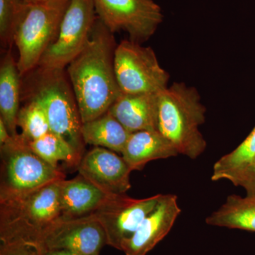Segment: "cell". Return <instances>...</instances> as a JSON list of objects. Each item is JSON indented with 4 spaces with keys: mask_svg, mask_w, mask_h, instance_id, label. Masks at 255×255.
Segmentation results:
<instances>
[{
    "mask_svg": "<svg viewBox=\"0 0 255 255\" xmlns=\"http://www.w3.org/2000/svg\"><path fill=\"white\" fill-rule=\"evenodd\" d=\"M113 33L97 17L90 41L68 65L82 124L107 113L122 95L114 71Z\"/></svg>",
    "mask_w": 255,
    "mask_h": 255,
    "instance_id": "1",
    "label": "cell"
},
{
    "mask_svg": "<svg viewBox=\"0 0 255 255\" xmlns=\"http://www.w3.org/2000/svg\"><path fill=\"white\" fill-rule=\"evenodd\" d=\"M206 109L195 87L174 82L159 94L157 130L172 142L179 155L196 159L207 142L200 131Z\"/></svg>",
    "mask_w": 255,
    "mask_h": 255,
    "instance_id": "2",
    "label": "cell"
},
{
    "mask_svg": "<svg viewBox=\"0 0 255 255\" xmlns=\"http://www.w3.org/2000/svg\"><path fill=\"white\" fill-rule=\"evenodd\" d=\"M60 181L0 201V242L34 246L42 233L61 217Z\"/></svg>",
    "mask_w": 255,
    "mask_h": 255,
    "instance_id": "3",
    "label": "cell"
},
{
    "mask_svg": "<svg viewBox=\"0 0 255 255\" xmlns=\"http://www.w3.org/2000/svg\"><path fill=\"white\" fill-rule=\"evenodd\" d=\"M37 79L31 99L43 107L50 130L63 137L83 155L81 117L73 88L63 70L40 68Z\"/></svg>",
    "mask_w": 255,
    "mask_h": 255,
    "instance_id": "4",
    "label": "cell"
},
{
    "mask_svg": "<svg viewBox=\"0 0 255 255\" xmlns=\"http://www.w3.org/2000/svg\"><path fill=\"white\" fill-rule=\"evenodd\" d=\"M1 158L0 201L65 179L59 168L52 167L37 155L19 134L1 146Z\"/></svg>",
    "mask_w": 255,
    "mask_h": 255,
    "instance_id": "5",
    "label": "cell"
},
{
    "mask_svg": "<svg viewBox=\"0 0 255 255\" xmlns=\"http://www.w3.org/2000/svg\"><path fill=\"white\" fill-rule=\"evenodd\" d=\"M68 3L54 4L41 0L28 4L14 34L18 51L16 63L20 75L38 66L45 52L58 36Z\"/></svg>",
    "mask_w": 255,
    "mask_h": 255,
    "instance_id": "6",
    "label": "cell"
},
{
    "mask_svg": "<svg viewBox=\"0 0 255 255\" xmlns=\"http://www.w3.org/2000/svg\"><path fill=\"white\" fill-rule=\"evenodd\" d=\"M114 71L125 95L160 93L168 87L169 73L159 65L153 49L130 40L116 48Z\"/></svg>",
    "mask_w": 255,
    "mask_h": 255,
    "instance_id": "7",
    "label": "cell"
},
{
    "mask_svg": "<svg viewBox=\"0 0 255 255\" xmlns=\"http://www.w3.org/2000/svg\"><path fill=\"white\" fill-rule=\"evenodd\" d=\"M97 19L93 0H70L58 36L42 56L38 66L63 70L85 49Z\"/></svg>",
    "mask_w": 255,
    "mask_h": 255,
    "instance_id": "8",
    "label": "cell"
},
{
    "mask_svg": "<svg viewBox=\"0 0 255 255\" xmlns=\"http://www.w3.org/2000/svg\"><path fill=\"white\" fill-rule=\"evenodd\" d=\"M97 17L112 33L124 31L129 40L143 43L162 22V9L153 0H93Z\"/></svg>",
    "mask_w": 255,
    "mask_h": 255,
    "instance_id": "9",
    "label": "cell"
},
{
    "mask_svg": "<svg viewBox=\"0 0 255 255\" xmlns=\"http://www.w3.org/2000/svg\"><path fill=\"white\" fill-rule=\"evenodd\" d=\"M105 246V231L92 214L74 219L60 217L42 233L33 246L41 253L68 251L85 255H100Z\"/></svg>",
    "mask_w": 255,
    "mask_h": 255,
    "instance_id": "10",
    "label": "cell"
},
{
    "mask_svg": "<svg viewBox=\"0 0 255 255\" xmlns=\"http://www.w3.org/2000/svg\"><path fill=\"white\" fill-rule=\"evenodd\" d=\"M159 196L142 199L126 194L109 196L92 214L105 231L107 246L122 251L142 221L155 209Z\"/></svg>",
    "mask_w": 255,
    "mask_h": 255,
    "instance_id": "11",
    "label": "cell"
},
{
    "mask_svg": "<svg viewBox=\"0 0 255 255\" xmlns=\"http://www.w3.org/2000/svg\"><path fill=\"white\" fill-rule=\"evenodd\" d=\"M79 174L108 195L126 194L131 188L132 172L123 157L105 147H95L82 156Z\"/></svg>",
    "mask_w": 255,
    "mask_h": 255,
    "instance_id": "12",
    "label": "cell"
},
{
    "mask_svg": "<svg viewBox=\"0 0 255 255\" xmlns=\"http://www.w3.org/2000/svg\"><path fill=\"white\" fill-rule=\"evenodd\" d=\"M182 212L177 195L162 194L133 236L124 245L126 255H146L170 232Z\"/></svg>",
    "mask_w": 255,
    "mask_h": 255,
    "instance_id": "13",
    "label": "cell"
},
{
    "mask_svg": "<svg viewBox=\"0 0 255 255\" xmlns=\"http://www.w3.org/2000/svg\"><path fill=\"white\" fill-rule=\"evenodd\" d=\"M159 94H122L108 112L130 132L157 130Z\"/></svg>",
    "mask_w": 255,
    "mask_h": 255,
    "instance_id": "14",
    "label": "cell"
},
{
    "mask_svg": "<svg viewBox=\"0 0 255 255\" xmlns=\"http://www.w3.org/2000/svg\"><path fill=\"white\" fill-rule=\"evenodd\" d=\"M110 196L80 174L63 179L59 186L61 217L74 219L93 214Z\"/></svg>",
    "mask_w": 255,
    "mask_h": 255,
    "instance_id": "15",
    "label": "cell"
},
{
    "mask_svg": "<svg viewBox=\"0 0 255 255\" xmlns=\"http://www.w3.org/2000/svg\"><path fill=\"white\" fill-rule=\"evenodd\" d=\"M122 155L132 171H141L151 161L176 157L179 153L158 130H140L130 133Z\"/></svg>",
    "mask_w": 255,
    "mask_h": 255,
    "instance_id": "16",
    "label": "cell"
},
{
    "mask_svg": "<svg viewBox=\"0 0 255 255\" xmlns=\"http://www.w3.org/2000/svg\"><path fill=\"white\" fill-rule=\"evenodd\" d=\"M206 223L215 227L255 233V194L228 196L219 209L206 217Z\"/></svg>",
    "mask_w": 255,
    "mask_h": 255,
    "instance_id": "17",
    "label": "cell"
},
{
    "mask_svg": "<svg viewBox=\"0 0 255 255\" xmlns=\"http://www.w3.org/2000/svg\"><path fill=\"white\" fill-rule=\"evenodd\" d=\"M20 76L17 63L8 53L0 67V118L12 137L18 135L16 128L20 110Z\"/></svg>",
    "mask_w": 255,
    "mask_h": 255,
    "instance_id": "18",
    "label": "cell"
},
{
    "mask_svg": "<svg viewBox=\"0 0 255 255\" xmlns=\"http://www.w3.org/2000/svg\"><path fill=\"white\" fill-rule=\"evenodd\" d=\"M81 132L85 143L105 147L121 154L131 133L110 112L82 124Z\"/></svg>",
    "mask_w": 255,
    "mask_h": 255,
    "instance_id": "19",
    "label": "cell"
},
{
    "mask_svg": "<svg viewBox=\"0 0 255 255\" xmlns=\"http://www.w3.org/2000/svg\"><path fill=\"white\" fill-rule=\"evenodd\" d=\"M255 162V127L248 137L229 153L218 159L213 167L211 180L231 181Z\"/></svg>",
    "mask_w": 255,
    "mask_h": 255,
    "instance_id": "20",
    "label": "cell"
},
{
    "mask_svg": "<svg viewBox=\"0 0 255 255\" xmlns=\"http://www.w3.org/2000/svg\"><path fill=\"white\" fill-rule=\"evenodd\" d=\"M28 145L37 155L55 168H58L59 162L77 167L83 156L63 137L52 131L29 142Z\"/></svg>",
    "mask_w": 255,
    "mask_h": 255,
    "instance_id": "21",
    "label": "cell"
},
{
    "mask_svg": "<svg viewBox=\"0 0 255 255\" xmlns=\"http://www.w3.org/2000/svg\"><path fill=\"white\" fill-rule=\"evenodd\" d=\"M17 127L21 128L20 136L29 143L51 131L46 112L36 100L31 99L27 105L20 109Z\"/></svg>",
    "mask_w": 255,
    "mask_h": 255,
    "instance_id": "22",
    "label": "cell"
},
{
    "mask_svg": "<svg viewBox=\"0 0 255 255\" xmlns=\"http://www.w3.org/2000/svg\"><path fill=\"white\" fill-rule=\"evenodd\" d=\"M27 5L24 0H0V37L4 44L14 41L15 30Z\"/></svg>",
    "mask_w": 255,
    "mask_h": 255,
    "instance_id": "23",
    "label": "cell"
},
{
    "mask_svg": "<svg viewBox=\"0 0 255 255\" xmlns=\"http://www.w3.org/2000/svg\"><path fill=\"white\" fill-rule=\"evenodd\" d=\"M236 187H241L247 194H255V162L248 169L243 171L230 181Z\"/></svg>",
    "mask_w": 255,
    "mask_h": 255,
    "instance_id": "24",
    "label": "cell"
},
{
    "mask_svg": "<svg viewBox=\"0 0 255 255\" xmlns=\"http://www.w3.org/2000/svg\"><path fill=\"white\" fill-rule=\"evenodd\" d=\"M0 255H41V253L36 247L26 243H1Z\"/></svg>",
    "mask_w": 255,
    "mask_h": 255,
    "instance_id": "25",
    "label": "cell"
},
{
    "mask_svg": "<svg viewBox=\"0 0 255 255\" xmlns=\"http://www.w3.org/2000/svg\"><path fill=\"white\" fill-rule=\"evenodd\" d=\"M11 138L12 136L10 135L4 122L0 118V146L7 143Z\"/></svg>",
    "mask_w": 255,
    "mask_h": 255,
    "instance_id": "26",
    "label": "cell"
},
{
    "mask_svg": "<svg viewBox=\"0 0 255 255\" xmlns=\"http://www.w3.org/2000/svg\"><path fill=\"white\" fill-rule=\"evenodd\" d=\"M41 255H85L75 252L68 251H53L45 252Z\"/></svg>",
    "mask_w": 255,
    "mask_h": 255,
    "instance_id": "27",
    "label": "cell"
},
{
    "mask_svg": "<svg viewBox=\"0 0 255 255\" xmlns=\"http://www.w3.org/2000/svg\"><path fill=\"white\" fill-rule=\"evenodd\" d=\"M42 1H46L48 3H54V4H60V3L69 2L70 0H42Z\"/></svg>",
    "mask_w": 255,
    "mask_h": 255,
    "instance_id": "28",
    "label": "cell"
},
{
    "mask_svg": "<svg viewBox=\"0 0 255 255\" xmlns=\"http://www.w3.org/2000/svg\"><path fill=\"white\" fill-rule=\"evenodd\" d=\"M28 4H31V3L37 2V1H41V0H24Z\"/></svg>",
    "mask_w": 255,
    "mask_h": 255,
    "instance_id": "29",
    "label": "cell"
}]
</instances>
